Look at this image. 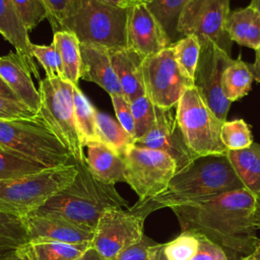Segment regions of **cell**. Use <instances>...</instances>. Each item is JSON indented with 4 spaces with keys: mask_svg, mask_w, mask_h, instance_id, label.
I'll return each instance as SVG.
<instances>
[{
    "mask_svg": "<svg viewBox=\"0 0 260 260\" xmlns=\"http://www.w3.org/2000/svg\"><path fill=\"white\" fill-rule=\"evenodd\" d=\"M258 200L247 189L194 199L171 207L181 232L204 236L220 247L229 260L250 255L257 246L255 210Z\"/></svg>",
    "mask_w": 260,
    "mask_h": 260,
    "instance_id": "obj_1",
    "label": "cell"
},
{
    "mask_svg": "<svg viewBox=\"0 0 260 260\" xmlns=\"http://www.w3.org/2000/svg\"><path fill=\"white\" fill-rule=\"evenodd\" d=\"M243 188L226 153L202 155L176 173L165 192L154 198L137 201L129 210L146 218L159 208H171L194 199Z\"/></svg>",
    "mask_w": 260,
    "mask_h": 260,
    "instance_id": "obj_2",
    "label": "cell"
},
{
    "mask_svg": "<svg viewBox=\"0 0 260 260\" xmlns=\"http://www.w3.org/2000/svg\"><path fill=\"white\" fill-rule=\"evenodd\" d=\"M76 166L78 172L73 182L30 215L62 218L94 232L100 217L107 209L127 207L128 202L114 184L96 179L86 162Z\"/></svg>",
    "mask_w": 260,
    "mask_h": 260,
    "instance_id": "obj_3",
    "label": "cell"
},
{
    "mask_svg": "<svg viewBox=\"0 0 260 260\" xmlns=\"http://www.w3.org/2000/svg\"><path fill=\"white\" fill-rule=\"evenodd\" d=\"M128 10L104 0H70L60 30L73 32L80 44L96 45L109 51L127 48Z\"/></svg>",
    "mask_w": 260,
    "mask_h": 260,
    "instance_id": "obj_4",
    "label": "cell"
},
{
    "mask_svg": "<svg viewBox=\"0 0 260 260\" xmlns=\"http://www.w3.org/2000/svg\"><path fill=\"white\" fill-rule=\"evenodd\" d=\"M77 172L76 164H69L0 181V212L27 216L70 185Z\"/></svg>",
    "mask_w": 260,
    "mask_h": 260,
    "instance_id": "obj_5",
    "label": "cell"
},
{
    "mask_svg": "<svg viewBox=\"0 0 260 260\" xmlns=\"http://www.w3.org/2000/svg\"><path fill=\"white\" fill-rule=\"evenodd\" d=\"M0 145L45 168L75 164L69 150L39 113L29 119L0 120Z\"/></svg>",
    "mask_w": 260,
    "mask_h": 260,
    "instance_id": "obj_6",
    "label": "cell"
},
{
    "mask_svg": "<svg viewBox=\"0 0 260 260\" xmlns=\"http://www.w3.org/2000/svg\"><path fill=\"white\" fill-rule=\"evenodd\" d=\"M176 117L188 147L196 156L226 153L220 137L224 122L209 109L195 86L186 89L179 100Z\"/></svg>",
    "mask_w": 260,
    "mask_h": 260,
    "instance_id": "obj_7",
    "label": "cell"
},
{
    "mask_svg": "<svg viewBox=\"0 0 260 260\" xmlns=\"http://www.w3.org/2000/svg\"><path fill=\"white\" fill-rule=\"evenodd\" d=\"M73 87L72 83L60 77L41 79L39 114L69 150L75 164H84L86 162L85 154L75 123Z\"/></svg>",
    "mask_w": 260,
    "mask_h": 260,
    "instance_id": "obj_8",
    "label": "cell"
},
{
    "mask_svg": "<svg viewBox=\"0 0 260 260\" xmlns=\"http://www.w3.org/2000/svg\"><path fill=\"white\" fill-rule=\"evenodd\" d=\"M125 182L145 201L165 192L177 173L175 160L166 152L137 145L130 146L123 154Z\"/></svg>",
    "mask_w": 260,
    "mask_h": 260,
    "instance_id": "obj_9",
    "label": "cell"
},
{
    "mask_svg": "<svg viewBox=\"0 0 260 260\" xmlns=\"http://www.w3.org/2000/svg\"><path fill=\"white\" fill-rule=\"evenodd\" d=\"M145 94L154 106L170 109L178 104L193 79L180 67L172 46L144 58L142 62Z\"/></svg>",
    "mask_w": 260,
    "mask_h": 260,
    "instance_id": "obj_10",
    "label": "cell"
},
{
    "mask_svg": "<svg viewBox=\"0 0 260 260\" xmlns=\"http://www.w3.org/2000/svg\"><path fill=\"white\" fill-rule=\"evenodd\" d=\"M229 13L230 0H190L180 15L178 34L206 37L231 56L233 41L225 28Z\"/></svg>",
    "mask_w": 260,
    "mask_h": 260,
    "instance_id": "obj_11",
    "label": "cell"
},
{
    "mask_svg": "<svg viewBox=\"0 0 260 260\" xmlns=\"http://www.w3.org/2000/svg\"><path fill=\"white\" fill-rule=\"evenodd\" d=\"M198 40L200 53L193 83L214 115L220 121L225 122L232 103L224 98L221 91V77L223 71L234 60L208 38L202 37Z\"/></svg>",
    "mask_w": 260,
    "mask_h": 260,
    "instance_id": "obj_12",
    "label": "cell"
},
{
    "mask_svg": "<svg viewBox=\"0 0 260 260\" xmlns=\"http://www.w3.org/2000/svg\"><path fill=\"white\" fill-rule=\"evenodd\" d=\"M144 219L129 209H107L94 229L91 247L105 260H114L122 251L144 237Z\"/></svg>",
    "mask_w": 260,
    "mask_h": 260,
    "instance_id": "obj_13",
    "label": "cell"
},
{
    "mask_svg": "<svg viewBox=\"0 0 260 260\" xmlns=\"http://www.w3.org/2000/svg\"><path fill=\"white\" fill-rule=\"evenodd\" d=\"M134 144L168 153L177 165V173L187 168L198 157L188 147L173 108L165 109L155 106L153 126Z\"/></svg>",
    "mask_w": 260,
    "mask_h": 260,
    "instance_id": "obj_14",
    "label": "cell"
},
{
    "mask_svg": "<svg viewBox=\"0 0 260 260\" xmlns=\"http://www.w3.org/2000/svg\"><path fill=\"white\" fill-rule=\"evenodd\" d=\"M127 48L143 58L155 55L171 46L170 40L145 2L128 10L126 26Z\"/></svg>",
    "mask_w": 260,
    "mask_h": 260,
    "instance_id": "obj_15",
    "label": "cell"
},
{
    "mask_svg": "<svg viewBox=\"0 0 260 260\" xmlns=\"http://www.w3.org/2000/svg\"><path fill=\"white\" fill-rule=\"evenodd\" d=\"M29 241H54L67 244H91L93 231L71 221L44 215L23 217Z\"/></svg>",
    "mask_w": 260,
    "mask_h": 260,
    "instance_id": "obj_16",
    "label": "cell"
},
{
    "mask_svg": "<svg viewBox=\"0 0 260 260\" xmlns=\"http://www.w3.org/2000/svg\"><path fill=\"white\" fill-rule=\"evenodd\" d=\"M80 78L94 82L110 96L123 95L108 49L96 45L80 44Z\"/></svg>",
    "mask_w": 260,
    "mask_h": 260,
    "instance_id": "obj_17",
    "label": "cell"
},
{
    "mask_svg": "<svg viewBox=\"0 0 260 260\" xmlns=\"http://www.w3.org/2000/svg\"><path fill=\"white\" fill-rule=\"evenodd\" d=\"M0 76L7 82L18 100L30 110L39 113L41 108L40 91L34 85L31 72L24 59L15 53L0 58Z\"/></svg>",
    "mask_w": 260,
    "mask_h": 260,
    "instance_id": "obj_18",
    "label": "cell"
},
{
    "mask_svg": "<svg viewBox=\"0 0 260 260\" xmlns=\"http://www.w3.org/2000/svg\"><path fill=\"white\" fill-rule=\"evenodd\" d=\"M110 56L125 99L131 103L144 95L145 86L142 73L144 58L129 48L110 51Z\"/></svg>",
    "mask_w": 260,
    "mask_h": 260,
    "instance_id": "obj_19",
    "label": "cell"
},
{
    "mask_svg": "<svg viewBox=\"0 0 260 260\" xmlns=\"http://www.w3.org/2000/svg\"><path fill=\"white\" fill-rule=\"evenodd\" d=\"M0 35H2V37L14 47L16 53L24 59L31 74L39 78L40 73L34 62L28 31L23 25L12 0H0Z\"/></svg>",
    "mask_w": 260,
    "mask_h": 260,
    "instance_id": "obj_20",
    "label": "cell"
},
{
    "mask_svg": "<svg viewBox=\"0 0 260 260\" xmlns=\"http://www.w3.org/2000/svg\"><path fill=\"white\" fill-rule=\"evenodd\" d=\"M86 148V165L96 179L114 185L125 182V164L121 154L100 141Z\"/></svg>",
    "mask_w": 260,
    "mask_h": 260,
    "instance_id": "obj_21",
    "label": "cell"
},
{
    "mask_svg": "<svg viewBox=\"0 0 260 260\" xmlns=\"http://www.w3.org/2000/svg\"><path fill=\"white\" fill-rule=\"evenodd\" d=\"M225 28L233 42L255 51L260 48V13L253 6L229 13Z\"/></svg>",
    "mask_w": 260,
    "mask_h": 260,
    "instance_id": "obj_22",
    "label": "cell"
},
{
    "mask_svg": "<svg viewBox=\"0 0 260 260\" xmlns=\"http://www.w3.org/2000/svg\"><path fill=\"white\" fill-rule=\"evenodd\" d=\"M226 155L244 188L260 202V144L253 142L244 149L228 150Z\"/></svg>",
    "mask_w": 260,
    "mask_h": 260,
    "instance_id": "obj_23",
    "label": "cell"
},
{
    "mask_svg": "<svg viewBox=\"0 0 260 260\" xmlns=\"http://www.w3.org/2000/svg\"><path fill=\"white\" fill-rule=\"evenodd\" d=\"M53 44L60 56L62 79L77 85L81 65L80 43L77 37L68 30H58L54 32Z\"/></svg>",
    "mask_w": 260,
    "mask_h": 260,
    "instance_id": "obj_24",
    "label": "cell"
},
{
    "mask_svg": "<svg viewBox=\"0 0 260 260\" xmlns=\"http://www.w3.org/2000/svg\"><path fill=\"white\" fill-rule=\"evenodd\" d=\"M28 242L24 218L0 212V260L15 254Z\"/></svg>",
    "mask_w": 260,
    "mask_h": 260,
    "instance_id": "obj_25",
    "label": "cell"
},
{
    "mask_svg": "<svg viewBox=\"0 0 260 260\" xmlns=\"http://www.w3.org/2000/svg\"><path fill=\"white\" fill-rule=\"evenodd\" d=\"M91 244H67L54 241H29L24 250L30 260H75Z\"/></svg>",
    "mask_w": 260,
    "mask_h": 260,
    "instance_id": "obj_26",
    "label": "cell"
},
{
    "mask_svg": "<svg viewBox=\"0 0 260 260\" xmlns=\"http://www.w3.org/2000/svg\"><path fill=\"white\" fill-rule=\"evenodd\" d=\"M73 102L76 128L82 146L99 142L95 128L96 109L77 85L73 87Z\"/></svg>",
    "mask_w": 260,
    "mask_h": 260,
    "instance_id": "obj_27",
    "label": "cell"
},
{
    "mask_svg": "<svg viewBox=\"0 0 260 260\" xmlns=\"http://www.w3.org/2000/svg\"><path fill=\"white\" fill-rule=\"evenodd\" d=\"M95 128L99 141L113 148L122 156L135 143V139L118 121L99 111H96L95 115Z\"/></svg>",
    "mask_w": 260,
    "mask_h": 260,
    "instance_id": "obj_28",
    "label": "cell"
},
{
    "mask_svg": "<svg viewBox=\"0 0 260 260\" xmlns=\"http://www.w3.org/2000/svg\"><path fill=\"white\" fill-rule=\"evenodd\" d=\"M253 79L248 64L239 56L222 73L221 91L224 98L232 103L245 96L251 88Z\"/></svg>",
    "mask_w": 260,
    "mask_h": 260,
    "instance_id": "obj_29",
    "label": "cell"
},
{
    "mask_svg": "<svg viewBox=\"0 0 260 260\" xmlns=\"http://www.w3.org/2000/svg\"><path fill=\"white\" fill-rule=\"evenodd\" d=\"M190 0H146V6L161 25L171 46L182 39L177 26L180 15Z\"/></svg>",
    "mask_w": 260,
    "mask_h": 260,
    "instance_id": "obj_30",
    "label": "cell"
},
{
    "mask_svg": "<svg viewBox=\"0 0 260 260\" xmlns=\"http://www.w3.org/2000/svg\"><path fill=\"white\" fill-rule=\"evenodd\" d=\"M44 169L48 168L0 145V181L40 172Z\"/></svg>",
    "mask_w": 260,
    "mask_h": 260,
    "instance_id": "obj_31",
    "label": "cell"
},
{
    "mask_svg": "<svg viewBox=\"0 0 260 260\" xmlns=\"http://www.w3.org/2000/svg\"><path fill=\"white\" fill-rule=\"evenodd\" d=\"M177 62L182 70L193 79L200 53V43L195 36H186L172 45Z\"/></svg>",
    "mask_w": 260,
    "mask_h": 260,
    "instance_id": "obj_32",
    "label": "cell"
},
{
    "mask_svg": "<svg viewBox=\"0 0 260 260\" xmlns=\"http://www.w3.org/2000/svg\"><path fill=\"white\" fill-rule=\"evenodd\" d=\"M220 137L228 150L244 149L253 143L250 128L243 119L225 121L221 127Z\"/></svg>",
    "mask_w": 260,
    "mask_h": 260,
    "instance_id": "obj_33",
    "label": "cell"
},
{
    "mask_svg": "<svg viewBox=\"0 0 260 260\" xmlns=\"http://www.w3.org/2000/svg\"><path fill=\"white\" fill-rule=\"evenodd\" d=\"M199 240L193 232H181L173 241L164 244V254L167 260H191L197 253Z\"/></svg>",
    "mask_w": 260,
    "mask_h": 260,
    "instance_id": "obj_34",
    "label": "cell"
},
{
    "mask_svg": "<svg viewBox=\"0 0 260 260\" xmlns=\"http://www.w3.org/2000/svg\"><path fill=\"white\" fill-rule=\"evenodd\" d=\"M131 111L135 124V141L143 137L155 122V106L144 94L131 103Z\"/></svg>",
    "mask_w": 260,
    "mask_h": 260,
    "instance_id": "obj_35",
    "label": "cell"
},
{
    "mask_svg": "<svg viewBox=\"0 0 260 260\" xmlns=\"http://www.w3.org/2000/svg\"><path fill=\"white\" fill-rule=\"evenodd\" d=\"M12 2L27 31L48 18V9L44 0H12Z\"/></svg>",
    "mask_w": 260,
    "mask_h": 260,
    "instance_id": "obj_36",
    "label": "cell"
},
{
    "mask_svg": "<svg viewBox=\"0 0 260 260\" xmlns=\"http://www.w3.org/2000/svg\"><path fill=\"white\" fill-rule=\"evenodd\" d=\"M30 50L32 56L45 69L47 78H62V65L60 56L53 43L50 46L36 45L31 43Z\"/></svg>",
    "mask_w": 260,
    "mask_h": 260,
    "instance_id": "obj_37",
    "label": "cell"
},
{
    "mask_svg": "<svg viewBox=\"0 0 260 260\" xmlns=\"http://www.w3.org/2000/svg\"><path fill=\"white\" fill-rule=\"evenodd\" d=\"M162 244L144 236L138 243L122 251L114 260H153Z\"/></svg>",
    "mask_w": 260,
    "mask_h": 260,
    "instance_id": "obj_38",
    "label": "cell"
},
{
    "mask_svg": "<svg viewBox=\"0 0 260 260\" xmlns=\"http://www.w3.org/2000/svg\"><path fill=\"white\" fill-rule=\"evenodd\" d=\"M111 99L118 122L135 139V124L130 102L124 95H111Z\"/></svg>",
    "mask_w": 260,
    "mask_h": 260,
    "instance_id": "obj_39",
    "label": "cell"
},
{
    "mask_svg": "<svg viewBox=\"0 0 260 260\" xmlns=\"http://www.w3.org/2000/svg\"><path fill=\"white\" fill-rule=\"evenodd\" d=\"M38 113L30 110L23 103L0 96V120L29 119Z\"/></svg>",
    "mask_w": 260,
    "mask_h": 260,
    "instance_id": "obj_40",
    "label": "cell"
},
{
    "mask_svg": "<svg viewBox=\"0 0 260 260\" xmlns=\"http://www.w3.org/2000/svg\"><path fill=\"white\" fill-rule=\"evenodd\" d=\"M196 234V233H195ZM199 247L191 260H229L224 251L202 235L197 234Z\"/></svg>",
    "mask_w": 260,
    "mask_h": 260,
    "instance_id": "obj_41",
    "label": "cell"
},
{
    "mask_svg": "<svg viewBox=\"0 0 260 260\" xmlns=\"http://www.w3.org/2000/svg\"><path fill=\"white\" fill-rule=\"evenodd\" d=\"M70 0H44L48 9V19L55 29L60 30V22Z\"/></svg>",
    "mask_w": 260,
    "mask_h": 260,
    "instance_id": "obj_42",
    "label": "cell"
},
{
    "mask_svg": "<svg viewBox=\"0 0 260 260\" xmlns=\"http://www.w3.org/2000/svg\"><path fill=\"white\" fill-rule=\"evenodd\" d=\"M0 96L20 102L16 96V94L13 92V90L10 88V86L7 84V82L1 76H0Z\"/></svg>",
    "mask_w": 260,
    "mask_h": 260,
    "instance_id": "obj_43",
    "label": "cell"
},
{
    "mask_svg": "<svg viewBox=\"0 0 260 260\" xmlns=\"http://www.w3.org/2000/svg\"><path fill=\"white\" fill-rule=\"evenodd\" d=\"M248 64V63H247ZM248 68L253 76V78L260 82V48L256 50V59L252 64H248Z\"/></svg>",
    "mask_w": 260,
    "mask_h": 260,
    "instance_id": "obj_44",
    "label": "cell"
},
{
    "mask_svg": "<svg viewBox=\"0 0 260 260\" xmlns=\"http://www.w3.org/2000/svg\"><path fill=\"white\" fill-rule=\"evenodd\" d=\"M104 1L112 3V4L120 6V7H124V8H130L139 3L146 2V0H104Z\"/></svg>",
    "mask_w": 260,
    "mask_h": 260,
    "instance_id": "obj_45",
    "label": "cell"
},
{
    "mask_svg": "<svg viewBox=\"0 0 260 260\" xmlns=\"http://www.w3.org/2000/svg\"><path fill=\"white\" fill-rule=\"evenodd\" d=\"M75 260H105L91 246Z\"/></svg>",
    "mask_w": 260,
    "mask_h": 260,
    "instance_id": "obj_46",
    "label": "cell"
},
{
    "mask_svg": "<svg viewBox=\"0 0 260 260\" xmlns=\"http://www.w3.org/2000/svg\"><path fill=\"white\" fill-rule=\"evenodd\" d=\"M4 260H30L24 250V247H22L19 251H17L15 254L11 255L10 257L4 259Z\"/></svg>",
    "mask_w": 260,
    "mask_h": 260,
    "instance_id": "obj_47",
    "label": "cell"
},
{
    "mask_svg": "<svg viewBox=\"0 0 260 260\" xmlns=\"http://www.w3.org/2000/svg\"><path fill=\"white\" fill-rule=\"evenodd\" d=\"M240 260H260V239H259L254 251L250 255L245 256V257L241 258Z\"/></svg>",
    "mask_w": 260,
    "mask_h": 260,
    "instance_id": "obj_48",
    "label": "cell"
},
{
    "mask_svg": "<svg viewBox=\"0 0 260 260\" xmlns=\"http://www.w3.org/2000/svg\"><path fill=\"white\" fill-rule=\"evenodd\" d=\"M255 221L257 229L260 230V202H257L256 204V210H255Z\"/></svg>",
    "mask_w": 260,
    "mask_h": 260,
    "instance_id": "obj_49",
    "label": "cell"
},
{
    "mask_svg": "<svg viewBox=\"0 0 260 260\" xmlns=\"http://www.w3.org/2000/svg\"><path fill=\"white\" fill-rule=\"evenodd\" d=\"M153 260H167V258H166V256H165V254H164V244H162V246L159 248V250L157 251V253H156V255H155V257H154Z\"/></svg>",
    "mask_w": 260,
    "mask_h": 260,
    "instance_id": "obj_50",
    "label": "cell"
},
{
    "mask_svg": "<svg viewBox=\"0 0 260 260\" xmlns=\"http://www.w3.org/2000/svg\"><path fill=\"white\" fill-rule=\"evenodd\" d=\"M250 5L253 6L254 8H256L260 13V0H251Z\"/></svg>",
    "mask_w": 260,
    "mask_h": 260,
    "instance_id": "obj_51",
    "label": "cell"
}]
</instances>
